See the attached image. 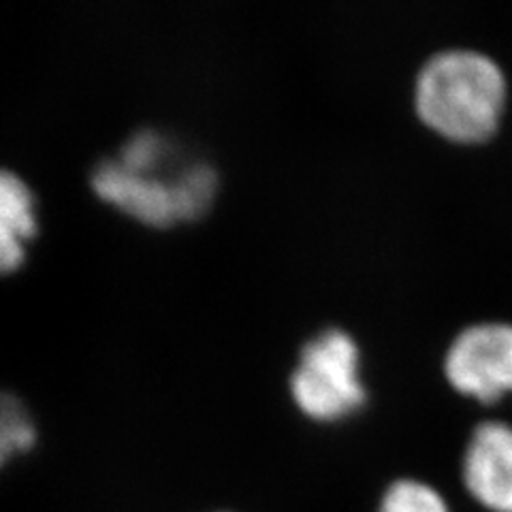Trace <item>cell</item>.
Returning a JSON list of instances; mask_svg holds the SVG:
<instances>
[{"mask_svg":"<svg viewBox=\"0 0 512 512\" xmlns=\"http://www.w3.org/2000/svg\"><path fill=\"white\" fill-rule=\"evenodd\" d=\"M90 184L105 203L131 218L171 227L205 214L218 195L220 175L207 158L186 154L163 128L141 126L114 156L92 167Z\"/></svg>","mask_w":512,"mask_h":512,"instance_id":"cell-1","label":"cell"},{"mask_svg":"<svg viewBox=\"0 0 512 512\" xmlns=\"http://www.w3.org/2000/svg\"><path fill=\"white\" fill-rule=\"evenodd\" d=\"M506 105L498 62L476 50H442L414 79V109L446 139L478 143L495 133Z\"/></svg>","mask_w":512,"mask_h":512,"instance_id":"cell-2","label":"cell"},{"mask_svg":"<svg viewBox=\"0 0 512 512\" xmlns=\"http://www.w3.org/2000/svg\"><path fill=\"white\" fill-rule=\"evenodd\" d=\"M361 363V346L348 329H318L301 344L288 376L295 406L318 423L344 421L359 412L370 397Z\"/></svg>","mask_w":512,"mask_h":512,"instance_id":"cell-3","label":"cell"},{"mask_svg":"<svg viewBox=\"0 0 512 512\" xmlns=\"http://www.w3.org/2000/svg\"><path fill=\"white\" fill-rule=\"evenodd\" d=\"M453 387L480 402L512 393V325L476 323L461 329L444 355Z\"/></svg>","mask_w":512,"mask_h":512,"instance_id":"cell-4","label":"cell"},{"mask_svg":"<svg viewBox=\"0 0 512 512\" xmlns=\"http://www.w3.org/2000/svg\"><path fill=\"white\" fill-rule=\"evenodd\" d=\"M461 478L489 512H512V427L485 421L474 427L461 459Z\"/></svg>","mask_w":512,"mask_h":512,"instance_id":"cell-5","label":"cell"},{"mask_svg":"<svg viewBox=\"0 0 512 512\" xmlns=\"http://www.w3.org/2000/svg\"><path fill=\"white\" fill-rule=\"evenodd\" d=\"M37 235V203L18 173L0 169V274H11L26 259Z\"/></svg>","mask_w":512,"mask_h":512,"instance_id":"cell-6","label":"cell"},{"mask_svg":"<svg viewBox=\"0 0 512 512\" xmlns=\"http://www.w3.org/2000/svg\"><path fill=\"white\" fill-rule=\"evenodd\" d=\"M374 512H451L444 495L421 478H395L382 491Z\"/></svg>","mask_w":512,"mask_h":512,"instance_id":"cell-7","label":"cell"},{"mask_svg":"<svg viewBox=\"0 0 512 512\" xmlns=\"http://www.w3.org/2000/svg\"><path fill=\"white\" fill-rule=\"evenodd\" d=\"M37 442V427L28 408L11 393H0V468L30 451Z\"/></svg>","mask_w":512,"mask_h":512,"instance_id":"cell-8","label":"cell"}]
</instances>
